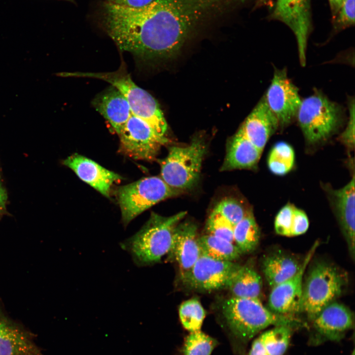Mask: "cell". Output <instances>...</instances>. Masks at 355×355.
Returning a JSON list of instances; mask_svg holds the SVG:
<instances>
[{
  "instance_id": "13",
  "label": "cell",
  "mask_w": 355,
  "mask_h": 355,
  "mask_svg": "<svg viewBox=\"0 0 355 355\" xmlns=\"http://www.w3.org/2000/svg\"><path fill=\"white\" fill-rule=\"evenodd\" d=\"M318 245V242L313 245L294 275L271 288L268 302L271 311L286 316L300 312L303 276Z\"/></svg>"
},
{
  "instance_id": "21",
  "label": "cell",
  "mask_w": 355,
  "mask_h": 355,
  "mask_svg": "<svg viewBox=\"0 0 355 355\" xmlns=\"http://www.w3.org/2000/svg\"><path fill=\"white\" fill-rule=\"evenodd\" d=\"M262 152L248 140L240 127L228 143L221 171L253 168Z\"/></svg>"
},
{
  "instance_id": "20",
  "label": "cell",
  "mask_w": 355,
  "mask_h": 355,
  "mask_svg": "<svg viewBox=\"0 0 355 355\" xmlns=\"http://www.w3.org/2000/svg\"><path fill=\"white\" fill-rule=\"evenodd\" d=\"M92 104L118 135L132 114L125 97L113 86L96 96Z\"/></svg>"
},
{
  "instance_id": "35",
  "label": "cell",
  "mask_w": 355,
  "mask_h": 355,
  "mask_svg": "<svg viewBox=\"0 0 355 355\" xmlns=\"http://www.w3.org/2000/svg\"><path fill=\"white\" fill-rule=\"evenodd\" d=\"M154 0H112V3L132 8H140L144 6Z\"/></svg>"
},
{
  "instance_id": "38",
  "label": "cell",
  "mask_w": 355,
  "mask_h": 355,
  "mask_svg": "<svg viewBox=\"0 0 355 355\" xmlns=\"http://www.w3.org/2000/svg\"><path fill=\"white\" fill-rule=\"evenodd\" d=\"M259 2H264L266 1L267 0H258Z\"/></svg>"
},
{
  "instance_id": "12",
  "label": "cell",
  "mask_w": 355,
  "mask_h": 355,
  "mask_svg": "<svg viewBox=\"0 0 355 355\" xmlns=\"http://www.w3.org/2000/svg\"><path fill=\"white\" fill-rule=\"evenodd\" d=\"M270 17L283 22L293 33L300 63L304 66L308 39L311 30L310 0H276Z\"/></svg>"
},
{
  "instance_id": "34",
  "label": "cell",
  "mask_w": 355,
  "mask_h": 355,
  "mask_svg": "<svg viewBox=\"0 0 355 355\" xmlns=\"http://www.w3.org/2000/svg\"><path fill=\"white\" fill-rule=\"evenodd\" d=\"M349 119L344 131L339 136V140L348 149L353 150L355 147V99L351 98L348 101Z\"/></svg>"
},
{
  "instance_id": "33",
  "label": "cell",
  "mask_w": 355,
  "mask_h": 355,
  "mask_svg": "<svg viewBox=\"0 0 355 355\" xmlns=\"http://www.w3.org/2000/svg\"><path fill=\"white\" fill-rule=\"evenodd\" d=\"M336 31L343 30L355 24V0H342L336 18L334 19Z\"/></svg>"
},
{
  "instance_id": "16",
  "label": "cell",
  "mask_w": 355,
  "mask_h": 355,
  "mask_svg": "<svg viewBox=\"0 0 355 355\" xmlns=\"http://www.w3.org/2000/svg\"><path fill=\"white\" fill-rule=\"evenodd\" d=\"M63 163L82 180L106 197H109L113 184L122 178L119 175L77 153L68 157Z\"/></svg>"
},
{
  "instance_id": "25",
  "label": "cell",
  "mask_w": 355,
  "mask_h": 355,
  "mask_svg": "<svg viewBox=\"0 0 355 355\" xmlns=\"http://www.w3.org/2000/svg\"><path fill=\"white\" fill-rule=\"evenodd\" d=\"M309 222L305 213L294 205L288 204L283 207L277 214L274 227L280 235L293 237L305 233Z\"/></svg>"
},
{
  "instance_id": "11",
  "label": "cell",
  "mask_w": 355,
  "mask_h": 355,
  "mask_svg": "<svg viewBox=\"0 0 355 355\" xmlns=\"http://www.w3.org/2000/svg\"><path fill=\"white\" fill-rule=\"evenodd\" d=\"M264 97L279 127L287 126L296 118L302 100L298 88L288 78L285 68H275Z\"/></svg>"
},
{
  "instance_id": "10",
  "label": "cell",
  "mask_w": 355,
  "mask_h": 355,
  "mask_svg": "<svg viewBox=\"0 0 355 355\" xmlns=\"http://www.w3.org/2000/svg\"><path fill=\"white\" fill-rule=\"evenodd\" d=\"M241 265L201 254L190 271L182 278L183 283L193 289L212 291L225 288Z\"/></svg>"
},
{
  "instance_id": "31",
  "label": "cell",
  "mask_w": 355,
  "mask_h": 355,
  "mask_svg": "<svg viewBox=\"0 0 355 355\" xmlns=\"http://www.w3.org/2000/svg\"><path fill=\"white\" fill-rule=\"evenodd\" d=\"M213 212L220 214L234 227L251 210L247 209L235 199L227 198L220 202Z\"/></svg>"
},
{
  "instance_id": "23",
  "label": "cell",
  "mask_w": 355,
  "mask_h": 355,
  "mask_svg": "<svg viewBox=\"0 0 355 355\" xmlns=\"http://www.w3.org/2000/svg\"><path fill=\"white\" fill-rule=\"evenodd\" d=\"M301 264L290 255L277 252L264 258L262 269L267 283L272 288L294 275Z\"/></svg>"
},
{
  "instance_id": "5",
  "label": "cell",
  "mask_w": 355,
  "mask_h": 355,
  "mask_svg": "<svg viewBox=\"0 0 355 355\" xmlns=\"http://www.w3.org/2000/svg\"><path fill=\"white\" fill-rule=\"evenodd\" d=\"M343 111L319 91L302 100L296 118L307 142L311 144L329 138L342 123Z\"/></svg>"
},
{
  "instance_id": "9",
  "label": "cell",
  "mask_w": 355,
  "mask_h": 355,
  "mask_svg": "<svg viewBox=\"0 0 355 355\" xmlns=\"http://www.w3.org/2000/svg\"><path fill=\"white\" fill-rule=\"evenodd\" d=\"M118 136L122 151L136 159H153L168 142L166 137L157 134L146 121L133 114Z\"/></svg>"
},
{
  "instance_id": "26",
  "label": "cell",
  "mask_w": 355,
  "mask_h": 355,
  "mask_svg": "<svg viewBox=\"0 0 355 355\" xmlns=\"http://www.w3.org/2000/svg\"><path fill=\"white\" fill-rule=\"evenodd\" d=\"M260 237V230L252 211L234 227V243L242 253L253 251L258 245Z\"/></svg>"
},
{
  "instance_id": "17",
  "label": "cell",
  "mask_w": 355,
  "mask_h": 355,
  "mask_svg": "<svg viewBox=\"0 0 355 355\" xmlns=\"http://www.w3.org/2000/svg\"><path fill=\"white\" fill-rule=\"evenodd\" d=\"M279 127L278 120L268 106L264 96L241 127L246 137L262 152Z\"/></svg>"
},
{
  "instance_id": "15",
  "label": "cell",
  "mask_w": 355,
  "mask_h": 355,
  "mask_svg": "<svg viewBox=\"0 0 355 355\" xmlns=\"http://www.w3.org/2000/svg\"><path fill=\"white\" fill-rule=\"evenodd\" d=\"M197 226L192 222H179L174 229L169 259L178 265L181 279L191 270L201 254Z\"/></svg>"
},
{
  "instance_id": "8",
  "label": "cell",
  "mask_w": 355,
  "mask_h": 355,
  "mask_svg": "<svg viewBox=\"0 0 355 355\" xmlns=\"http://www.w3.org/2000/svg\"><path fill=\"white\" fill-rule=\"evenodd\" d=\"M161 178L150 177L120 187L117 191L122 220L126 226L140 213L158 202L181 193Z\"/></svg>"
},
{
  "instance_id": "1",
  "label": "cell",
  "mask_w": 355,
  "mask_h": 355,
  "mask_svg": "<svg viewBox=\"0 0 355 355\" xmlns=\"http://www.w3.org/2000/svg\"><path fill=\"white\" fill-rule=\"evenodd\" d=\"M222 0H154L140 8L107 2L104 25L118 48L142 59L170 58Z\"/></svg>"
},
{
  "instance_id": "18",
  "label": "cell",
  "mask_w": 355,
  "mask_h": 355,
  "mask_svg": "<svg viewBox=\"0 0 355 355\" xmlns=\"http://www.w3.org/2000/svg\"><path fill=\"white\" fill-rule=\"evenodd\" d=\"M336 218L346 242L349 254L355 260V175L344 187L331 190Z\"/></svg>"
},
{
  "instance_id": "30",
  "label": "cell",
  "mask_w": 355,
  "mask_h": 355,
  "mask_svg": "<svg viewBox=\"0 0 355 355\" xmlns=\"http://www.w3.org/2000/svg\"><path fill=\"white\" fill-rule=\"evenodd\" d=\"M217 341L201 330L189 332L183 346V355H211Z\"/></svg>"
},
{
  "instance_id": "4",
  "label": "cell",
  "mask_w": 355,
  "mask_h": 355,
  "mask_svg": "<svg viewBox=\"0 0 355 355\" xmlns=\"http://www.w3.org/2000/svg\"><path fill=\"white\" fill-rule=\"evenodd\" d=\"M56 75L98 79L110 83L125 97L133 115L146 121L157 134L165 137L168 126L159 104L151 94L135 84L124 62L112 72H61Z\"/></svg>"
},
{
  "instance_id": "32",
  "label": "cell",
  "mask_w": 355,
  "mask_h": 355,
  "mask_svg": "<svg viewBox=\"0 0 355 355\" xmlns=\"http://www.w3.org/2000/svg\"><path fill=\"white\" fill-rule=\"evenodd\" d=\"M206 228L209 234L234 243V227L220 214L213 212L207 221Z\"/></svg>"
},
{
  "instance_id": "40",
  "label": "cell",
  "mask_w": 355,
  "mask_h": 355,
  "mask_svg": "<svg viewBox=\"0 0 355 355\" xmlns=\"http://www.w3.org/2000/svg\"><path fill=\"white\" fill-rule=\"evenodd\" d=\"M111 0H109V1H111Z\"/></svg>"
},
{
  "instance_id": "14",
  "label": "cell",
  "mask_w": 355,
  "mask_h": 355,
  "mask_svg": "<svg viewBox=\"0 0 355 355\" xmlns=\"http://www.w3.org/2000/svg\"><path fill=\"white\" fill-rule=\"evenodd\" d=\"M312 321L318 341H339L353 327L354 317L349 308L334 301L324 307Z\"/></svg>"
},
{
  "instance_id": "37",
  "label": "cell",
  "mask_w": 355,
  "mask_h": 355,
  "mask_svg": "<svg viewBox=\"0 0 355 355\" xmlns=\"http://www.w3.org/2000/svg\"><path fill=\"white\" fill-rule=\"evenodd\" d=\"M7 196L0 180V213L3 210L6 201Z\"/></svg>"
},
{
  "instance_id": "22",
  "label": "cell",
  "mask_w": 355,
  "mask_h": 355,
  "mask_svg": "<svg viewBox=\"0 0 355 355\" xmlns=\"http://www.w3.org/2000/svg\"><path fill=\"white\" fill-rule=\"evenodd\" d=\"M292 329L275 326L263 332L253 341L247 355H284L290 341Z\"/></svg>"
},
{
  "instance_id": "39",
  "label": "cell",
  "mask_w": 355,
  "mask_h": 355,
  "mask_svg": "<svg viewBox=\"0 0 355 355\" xmlns=\"http://www.w3.org/2000/svg\"><path fill=\"white\" fill-rule=\"evenodd\" d=\"M70 0V1H71V0Z\"/></svg>"
},
{
  "instance_id": "7",
  "label": "cell",
  "mask_w": 355,
  "mask_h": 355,
  "mask_svg": "<svg viewBox=\"0 0 355 355\" xmlns=\"http://www.w3.org/2000/svg\"><path fill=\"white\" fill-rule=\"evenodd\" d=\"M206 150L201 139L193 140L185 146H172L161 161V178L170 187L182 191L193 187L200 174L202 160Z\"/></svg>"
},
{
  "instance_id": "27",
  "label": "cell",
  "mask_w": 355,
  "mask_h": 355,
  "mask_svg": "<svg viewBox=\"0 0 355 355\" xmlns=\"http://www.w3.org/2000/svg\"><path fill=\"white\" fill-rule=\"evenodd\" d=\"M202 253L221 260L234 261L242 254L234 243L211 234L199 237Z\"/></svg>"
},
{
  "instance_id": "36",
  "label": "cell",
  "mask_w": 355,
  "mask_h": 355,
  "mask_svg": "<svg viewBox=\"0 0 355 355\" xmlns=\"http://www.w3.org/2000/svg\"><path fill=\"white\" fill-rule=\"evenodd\" d=\"M333 19L337 15L342 0H328Z\"/></svg>"
},
{
  "instance_id": "2",
  "label": "cell",
  "mask_w": 355,
  "mask_h": 355,
  "mask_svg": "<svg viewBox=\"0 0 355 355\" xmlns=\"http://www.w3.org/2000/svg\"><path fill=\"white\" fill-rule=\"evenodd\" d=\"M221 314L234 350L241 355H244L250 340L267 327L293 328L305 324L293 316L274 313L257 299L232 296L222 302Z\"/></svg>"
},
{
  "instance_id": "6",
  "label": "cell",
  "mask_w": 355,
  "mask_h": 355,
  "mask_svg": "<svg viewBox=\"0 0 355 355\" xmlns=\"http://www.w3.org/2000/svg\"><path fill=\"white\" fill-rule=\"evenodd\" d=\"M345 284L344 276L335 266L323 262L315 264L303 282L300 312L312 320L341 295Z\"/></svg>"
},
{
  "instance_id": "19",
  "label": "cell",
  "mask_w": 355,
  "mask_h": 355,
  "mask_svg": "<svg viewBox=\"0 0 355 355\" xmlns=\"http://www.w3.org/2000/svg\"><path fill=\"white\" fill-rule=\"evenodd\" d=\"M0 355H43L33 335L0 314Z\"/></svg>"
},
{
  "instance_id": "28",
  "label": "cell",
  "mask_w": 355,
  "mask_h": 355,
  "mask_svg": "<svg viewBox=\"0 0 355 355\" xmlns=\"http://www.w3.org/2000/svg\"><path fill=\"white\" fill-rule=\"evenodd\" d=\"M295 160L293 149L285 142L277 143L271 150L268 158V166L273 174L282 176L292 168Z\"/></svg>"
},
{
  "instance_id": "24",
  "label": "cell",
  "mask_w": 355,
  "mask_h": 355,
  "mask_svg": "<svg viewBox=\"0 0 355 355\" xmlns=\"http://www.w3.org/2000/svg\"><path fill=\"white\" fill-rule=\"evenodd\" d=\"M225 288L230 291L233 297L260 300L263 289L262 279L252 267L240 265Z\"/></svg>"
},
{
  "instance_id": "3",
  "label": "cell",
  "mask_w": 355,
  "mask_h": 355,
  "mask_svg": "<svg viewBox=\"0 0 355 355\" xmlns=\"http://www.w3.org/2000/svg\"><path fill=\"white\" fill-rule=\"evenodd\" d=\"M186 212L170 216L152 213L149 218L133 236L120 244L129 252L138 267L154 264L168 254L176 226L184 218Z\"/></svg>"
},
{
  "instance_id": "29",
  "label": "cell",
  "mask_w": 355,
  "mask_h": 355,
  "mask_svg": "<svg viewBox=\"0 0 355 355\" xmlns=\"http://www.w3.org/2000/svg\"><path fill=\"white\" fill-rule=\"evenodd\" d=\"M179 317L182 326L189 332L201 330L206 312L197 298L183 302L178 309Z\"/></svg>"
}]
</instances>
